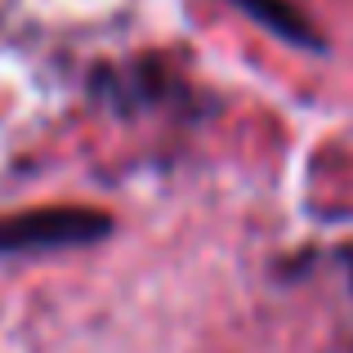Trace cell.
I'll return each instance as SVG.
<instances>
[{
  "mask_svg": "<svg viewBox=\"0 0 353 353\" xmlns=\"http://www.w3.org/2000/svg\"><path fill=\"white\" fill-rule=\"evenodd\" d=\"M112 233V215L90 206H45L23 215L0 219V255L23 250H63V246H90Z\"/></svg>",
  "mask_w": 353,
  "mask_h": 353,
  "instance_id": "obj_1",
  "label": "cell"
},
{
  "mask_svg": "<svg viewBox=\"0 0 353 353\" xmlns=\"http://www.w3.org/2000/svg\"><path fill=\"white\" fill-rule=\"evenodd\" d=\"M241 14H250L259 27H268L273 36L300 45V50H322V36L309 27V18L291 5V0H233Z\"/></svg>",
  "mask_w": 353,
  "mask_h": 353,
  "instance_id": "obj_2",
  "label": "cell"
},
{
  "mask_svg": "<svg viewBox=\"0 0 353 353\" xmlns=\"http://www.w3.org/2000/svg\"><path fill=\"white\" fill-rule=\"evenodd\" d=\"M345 264H349V273H353V250H345Z\"/></svg>",
  "mask_w": 353,
  "mask_h": 353,
  "instance_id": "obj_3",
  "label": "cell"
}]
</instances>
